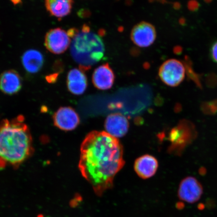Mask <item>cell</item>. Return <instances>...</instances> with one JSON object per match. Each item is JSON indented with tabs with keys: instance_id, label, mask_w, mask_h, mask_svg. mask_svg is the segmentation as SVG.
Here are the masks:
<instances>
[{
	"instance_id": "1",
	"label": "cell",
	"mask_w": 217,
	"mask_h": 217,
	"mask_svg": "<svg viewBox=\"0 0 217 217\" xmlns=\"http://www.w3.org/2000/svg\"><path fill=\"white\" fill-rule=\"evenodd\" d=\"M124 164L122 145L117 138L98 131L86 136L80 146L79 168L98 195L112 187Z\"/></svg>"
},
{
	"instance_id": "2",
	"label": "cell",
	"mask_w": 217,
	"mask_h": 217,
	"mask_svg": "<svg viewBox=\"0 0 217 217\" xmlns=\"http://www.w3.org/2000/svg\"><path fill=\"white\" fill-rule=\"evenodd\" d=\"M34 152L33 140L24 118L4 120L0 124V170L17 168Z\"/></svg>"
},
{
	"instance_id": "3",
	"label": "cell",
	"mask_w": 217,
	"mask_h": 217,
	"mask_svg": "<svg viewBox=\"0 0 217 217\" xmlns=\"http://www.w3.org/2000/svg\"><path fill=\"white\" fill-rule=\"evenodd\" d=\"M72 38L70 53L82 70L90 69L104 57L105 45L102 39L88 25H84L80 30L77 29Z\"/></svg>"
},
{
	"instance_id": "4",
	"label": "cell",
	"mask_w": 217,
	"mask_h": 217,
	"mask_svg": "<svg viewBox=\"0 0 217 217\" xmlns=\"http://www.w3.org/2000/svg\"><path fill=\"white\" fill-rule=\"evenodd\" d=\"M186 68L183 62L175 59L166 60L159 69L161 80L166 85L174 87L182 82L185 78Z\"/></svg>"
},
{
	"instance_id": "5",
	"label": "cell",
	"mask_w": 217,
	"mask_h": 217,
	"mask_svg": "<svg viewBox=\"0 0 217 217\" xmlns=\"http://www.w3.org/2000/svg\"><path fill=\"white\" fill-rule=\"evenodd\" d=\"M68 32L60 28L50 30L45 37L44 45L51 53L60 54L67 50L70 44Z\"/></svg>"
},
{
	"instance_id": "6",
	"label": "cell",
	"mask_w": 217,
	"mask_h": 217,
	"mask_svg": "<svg viewBox=\"0 0 217 217\" xmlns=\"http://www.w3.org/2000/svg\"><path fill=\"white\" fill-rule=\"evenodd\" d=\"M203 188L195 177H188L181 181L178 190V196L181 201L193 204L201 199Z\"/></svg>"
},
{
	"instance_id": "7",
	"label": "cell",
	"mask_w": 217,
	"mask_h": 217,
	"mask_svg": "<svg viewBox=\"0 0 217 217\" xmlns=\"http://www.w3.org/2000/svg\"><path fill=\"white\" fill-rule=\"evenodd\" d=\"M156 38V31L151 24L141 22L134 27L131 33V38L134 43L140 47L151 45Z\"/></svg>"
},
{
	"instance_id": "8",
	"label": "cell",
	"mask_w": 217,
	"mask_h": 217,
	"mask_svg": "<svg viewBox=\"0 0 217 217\" xmlns=\"http://www.w3.org/2000/svg\"><path fill=\"white\" fill-rule=\"evenodd\" d=\"M55 126L64 131H71L79 126L80 119L73 108L63 107L59 108L53 117Z\"/></svg>"
},
{
	"instance_id": "9",
	"label": "cell",
	"mask_w": 217,
	"mask_h": 217,
	"mask_svg": "<svg viewBox=\"0 0 217 217\" xmlns=\"http://www.w3.org/2000/svg\"><path fill=\"white\" fill-rule=\"evenodd\" d=\"M129 127V124L126 117L117 113L109 115L105 123L106 132L117 138L126 135Z\"/></svg>"
},
{
	"instance_id": "10",
	"label": "cell",
	"mask_w": 217,
	"mask_h": 217,
	"mask_svg": "<svg viewBox=\"0 0 217 217\" xmlns=\"http://www.w3.org/2000/svg\"><path fill=\"white\" fill-rule=\"evenodd\" d=\"M114 80L115 75L108 63L99 66L93 71L92 82L98 89L107 90L111 89Z\"/></svg>"
},
{
	"instance_id": "11",
	"label": "cell",
	"mask_w": 217,
	"mask_h": 217,
	"mask_svg": "<svg viewBox=\"0 0 217 217\" xmlns=\"http://www.w3.org/2000/svg\"><path fill=\"white\" fill-rule=\"evenodd\" d=\"M22 86L21 77L15 70H8L0 75V89L6 94L12 95L17 93Z\"/></svg>"
},
{
	"instance_id": "12",
	"label": "cell",
	"mask_w": 217,
	"mask_h": 217,
	"mask_svg": "<svg viewBox=\"0 0 217 217\" xmlns=\"http://www.w3.org/2000/svg\"><path fill=\"white\" fill-rule=\"evenodd\" d=\"M68 89L75 95H82L88 87V80L81 69L73 68L69 71L67 77Z\"/></svg>"
},
{
	"instance_id": "13",
	"label": "cell",
	"mask_w": 217,
	"mask_h": 217,
	"mask_svg": "<svg viewBox=\"0 0 217 217\" xmlns=\"http://www.w3.org/2000/svg\"><path fill=\"white\" fill-rule=\"evenodd\" d=\"M158 166L157 159L151 155L147 154L139 157L136 160L134 170L139 177L147 179L155 174Z\"/></svg>"
},
{
	"instance_id": "14",
	"label": "cell",
	"mask_w": 217,
	"mask_h": 217,
	"mask_svg": "<svg viewBox=\"0 0 217 217\" xmlns=\"http://www.w3.org/2000/svg\"><path fill=\"white\" fill-rule=\"evenodd\" d=\"M22 63L26 70L31 73H38L44 64V57L40 51L29 50L22 57Z\"/></svg>"
},
{
	"instance_id": "15",
	"label": "cell",
	"mask_w": 217,
	"mask_h": 217,
	"mask_svg": "<svg viewBox=\"0 0 217 217\" xmlns=\"http://www.w3.org/2000/svg\"><path fill=\"white\" fill-rule=\"evenodd\" d=\"M73 3V0H45V6L50 15L60 18L70 13Z\"/></svg>"
},
{
	"instance_id": "16",
	"label": "cell",
	"mask_w": 217,
	"mask_h": 217,
	"mask_svg": "<svg viewBox=\"0 0 217 217\" xmlns=\"http://www.w3.org/2000/svg\"><path fill=\"white\" fill-rule=\"evenodd\" d=\"M210 55L212 60L217 63V40L214 42L210 48Z\"/></svg>"
},
{
	"instance_id": "17",
	"label": "cell",
	"mask_w": 217,
	"mask_h": 217,
	"mask_svg": "<svg viewBox=\"0 0 217 217\" xmlns=\"http://www.w3.org/2000/svg\"><path fill=\"white\" fill-rule=\"evenodd\" d=\"M77 202L78 201H77L75 199L73 200H72L70 202V205L72 207H75L77 206Z\"/></svg>"
},
{
	"instance_id": "18",
	"label": "cell",
	"mask_w": 217,
	"mask_h": 217,
	"mask_svg": "<svg viewBox=\"0 0 217 217\" xmlns=\"http://www.w3.org/2000/svg\"><path fill=\"white\" fill-rule=\"evenodd\" d=\"M43 217V216L42 215H39L38 216V217Z\"/></svg>"
}]
</instances>
